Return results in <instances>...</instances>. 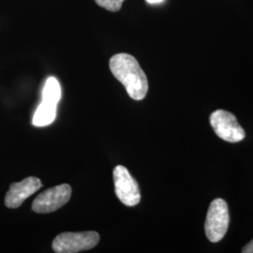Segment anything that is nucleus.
<instances>
[{
  "label": "nucleus",
  "instance_id": "423d86ee",
  "mask_svg": "<svg viewBox=\"0 0 253 253\" xmlns=\"http://www.w3.org/2000/svg\"><path fill=\"white\" fill-rule=\"evenodd\" d=\"M72 196V188L68 184L55 186L41 193L34 200L32 209L39 214L52 213L64 207Z\"/></svg>",
  "mask_w": 253,
  "mask_h": 253
},
{
  "label": "nucleus",
  "instance_id": "9d476101",
  "mask_svg": "<svg viewBox=\"0 0 253 253\" xmlns=\"http://www.w3.org/2000/svg\"><path fill=\"white\" fill-rule=\"evenodd\" d=\"M95 2L101 8L116 12L121 9L124 0H95Z\"/></svg>",
  "mask_w": 253,
  "mask_h": 253
},
{
  "label": "nucleus",
  "instance_id": "6e6552de",
  "mask_svg": "<svg viewBox=\"0 0 253 253\" xmlns=\"http://www.w3.org/2000/svg\"><path fill=\"white\" fill-rule=\"evenodd\" d=\"M56 117V105L42 101L37 108L32 124L35 126H45L52 124Z\"/></svg>",
  "mask_w": 253,
  "mask_h": 253
},
{
  "label": "nucleus",
  "instance_id": "20e7f679",
  "mask_svg": "<svg viewBox=\"0 0 253 253\" xmlns=\"http://www.w3.org/2000/svg\"><path fill=\"white\" fill-rule=\"evenodd\" d=\"M210 124L220 139L229 143L244 140L246 132L235 116L224 110H217L210 116Z\"/></svg>",
  "mask_w": 253,
  "mask_h": 253
},
{
  "label": "nucleus",
  "instance_id": "1a4fd4ad",
  "mask_svg": "<svg viewBox=\"0 0 253 253\" xmlns=\"http://www.w3.org/2000/svg\"><path fill=\"white\" fill-rule=\"evenodd\" d=\"M61 98V88L58 81L54 77L47 79L42 92V101L57 105Z\"/></svg>",
  "mask_w": 253,
  "mask_h": 253
},
{
  "label": "nucleus",
  "instance_id": "f03ea898",
  "mask_svg": "<svg viewBox=\"0 0 253 253\" xmlns=\"http://www.w3.org/2000/svg\"><path fill=\"white\" fill-rule=\"evenodd\" d=\"M230 215L226 202L223 199H215L209 206L205 224L206 235L213 243L219 242L225 235L229 227Z\"/></svg>",
  "mask_w": 253,
  "mask_h": 253
},
{
  "label": "nucleus",
  "instance_id": "f8f14e48",
  "mask_svg": "<svg viewBox=\"0 0 253 253\" xmlns=\"http://www.w3.org/2000/svg\"><path fill=\"white\" fill-rule=\"evenodd\" d=\"M148 3H150V4H155V3H160V2H162L163 0H146Z\"/></svg>",
  "mask_w": 253,
  "mask_h": 253
},
{
  "label": "nucleus",
  "instance_id": "7ed1b4c3",
  "mask_svg": "<svg viewBox=\"0 0 253 253\" xmlns=\"http://www.w3.org/2000/svg\"><path fill=\"white\" fill-rule=\"evenodd\" d=\"M100 241V235L97 232L62 233L53 241L52 248L56 253H76L91 250Z\"/></svg>",
  "mask_w": 253,
  "mask_h": 253
},
{
  "label": "nucleus",
  "instance_id": "f257e3e1",
  "mask_svg": "<svg viewBox=\"0 0 253 253\" xmlns=\"http://www.w3.org/2000/svg\"><path fill=\"white\" fill-rule=\"evenodd\" d=\"M109 66L113 75L125 86L132 100L145 99L148 91V81L134 56L125 53L115 54L110 59Z\"/></svg>",
  "mask_w": 253,
  "mask_h": 253
},
{
  "label": "nucleus",
  "instance_id": "9b49d317",
  "mask_svg": "<svg viewBox=\"0 0 253 253\" xmlns=\"http://www.w3.org/2000/svg\"><path fill=\"white\" fill-rule=\"evenodd\" d=\"M242 253H253V239L249 243V244L246 245L243 250H242Z\"/></svg>",
  "mask_w": 253,
  "mask_h": 253
},
{
  "label": "nucleus",
  "instance_id": "39448f33",
  "mask_svg": "<svg viewBox=\"0 0 253 253\" xmlns=\"http://www.w3.org/2000/svg\"><path fill=\"white\" fill-rule=\"evenodd\" d=\"M115 190L118 199L126 207H135L141 201L139 185L126 167L118 165L114 170Z\"/></svg>",
  "mask_w": 253,
  "mask_h": 253
},
{
  "label": "nucleus",
  "instance_id": "0eeeda50",
  "mask_svg": "<svg viewBox=\"0 0 253 253\" xmlns=\"http://www.w3.org/2000/svg\"><path fill=\"white\" fill-rule=\"evenodd\" d=\"M42 187V181L35 176H29L21 182L11 184L5 197L6 207L9 208L21 207L25 200L34 194Z\"/></svg>",
  "mask_w": 253,
  "mask_h": 253
}]
</instances>
